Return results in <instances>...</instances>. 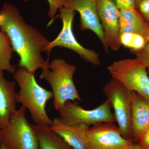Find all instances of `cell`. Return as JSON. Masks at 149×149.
<instances>
[{
    "instance_id": "26",
    "label": "cell",
    "mask_w": 149,
    "mask_h": 149,
    "mask_svg": "<svg viewBox=\"0 0 149 149\" xmlns=\"http://www.w3.org/2000/svg\"><path fill=\"white\" fill-rule=\"evenodd\" d=\"M145 38L148 42L149 41V22H148V28H147L146 35Z\"/></svg>"
},
{
    "instance_id": "3",
    "label": "cell",
    "mask_w": 149,
    "mask_h": 149,
    "mask_svg": "<svg viewBox=\"0 0 149 149\" xmlns=\"http://www.w3.org/2000/svg\"><path fill=\"white\" fill-rule=\"evenodd\" d=\"M76 69L75 65L60 58L52 61L43 69L40 78L45 80L52 89L54 107L56 110L58 111L68 101L81 102L73 81Z\"/></svg>"
},
{
    "instance_id": "10",
    "label": "cell",
    "mask_w": 149,
    "mask_h": 149,
    "mask_svg": "<svg viewBox=\"0 0 149 149\" xmlns=\"http://www.w3.org/2000/svg\"><path fill=\"white\" fill-rule=\"evenodd\" d=\"M97 10L104 35L103 45L106 52L120 49V10L113 0H97Z\"/></svg>"
},
{
    "instance_id": "20",
    "label": "cell",
    "mask_w": 149,
    "mask_h": 149,
    "mask_svg": "<svg viewBox=\"0 0 149 149\" xmlns=\"http://www.w3.org/2000/svg\"><path fill=\"white\" fill-rule=\"evenodd\" d=\"M135 9L147 22H149V0H137Z\"/></svg>"
},
{
    "instance_id": "11",
    "label": "cell",
    "mask_w": 149,
    "mask_h": 149,
    "mask_svg": "<svg viewBox=\"0 0 149 149\" xmlns=\"http://www.w3.org/2000/svg\"><path fill=\"white\" fill-rule=\"evenodd\" d=\"M97 3V0H66L64 7L77 11L80 15L81 30L92 31L103 45V30L99 18Z\"/></svg>"
},
{
    "instance_id": "2",
    "label": "cell",
    "mask_w": 149,
    "mask_h": 149,
    "mask_svg": "<svg viewBox=\"0 0 149 149\" xmlns=\"http://www.w3.org/2000/svg\"><path fill=\"white\" fill-rule=\"evenodd\" d=\"M14 78L19 87L17 102L28 109L36 125L50 126L52 120L46 110L49 100L53 98L52 92L40 86L35 79V74L19 67L14 73Z\"/></svg>"
},
{
    "instance_id": "24",
    "label": "cell",
    "mask_w": 149,
    "mask_h": 149,
    "mask_svg": "<svg viewBox=\"0 0 149 149\" xmlns=\"http://www.w3.org/2000/svg\"><path fill=\"white\" fill-rule=\"evenodd\" d=\"M131 149H146L144 148L143 147L141 146L139 143L137 144L134 143L133 147Z\"/></svg>"
},
{
    "instance_id": "15",
    "label": "cell",
    "mask_w": 149,
    "mask_h": 149,
    "mask_svg": "<svg viewBox=\"0 0 149 149\" xmlns=\"http://www.w3.org/2000/svg\"><path fill=\"white\" fill-rule=\"evenodd\" d=\"M119 27L120 34L127 32L136 33L145 38L148 22L136 9H121L120 10Z\"/></svg>"
},
{
    "instance_id": "7",
    "label": "cell",
    "mask_w": 149,
    "mask_h": 149,
    "mask_svg": "<svg viewBox=\"0 0 149 149\" xmlns=\"http://www.w3.org/2000/svg\"><path fill=\"white\" fill-rule=\"evenodd\" d=\"M74 15V11L71 8L63 7L60 10L57 17L62 21V28L57 37L49 42L45 51L49 52L55 47L66 48L77 53L85 61L95 66L100 65L101 62L98 54L84 47L76 40L72 30Z\"/></svg>"
},
{
    "instance_id": "14",
    "label": "cell",
    "mask_w": 149,
    "mask_h": 149,
    "mask_svg": "<svg viewBox=\"0 0 149 149\" xmlns=\"http://www.w3.org/2000/svg\"><path fill=\"white\" fill-rule=\"evenodd\" d=\"M149 127V100L139 93L132 92L131 137L139 141Z\"/></svg>"
},
{
    "instance_id": "21",
    "label": "cell",
    "mask_w": 149,
    "mask_h": 149,
    "mask_svg": "<svg viewBox=\"0 0 149 149\" xmlns=\"http://www.w3.org/2000/svg\"><path fill=\"white\" fill-rule=\"evenodd\" d=\"M136 57L143 63L149 75V41L142 50L135 53Z\"/></svg>"
},
{
    "instance_id": "17",
    "label": "cell",
    "mask_w": 149,
    "mask_h": 149,
    "mask_svg": "<svg viewBox=\"0 0 149 149\" xmlns=\"http://www.w3.org/2000/svg\"><path fill=\"white\" fill-rule=\"evenodd\" d=\"M13 52L8 35L0 30V71H6L11 74L15 73V66L10 62Z\"/></svg>"
},
{
    "instance_id": "23",
    "label": "cell",
    "mask_w": 149,
    "mask_h": 149,
    "mask_svg": "<svg viewBox=\"0 0 149 149\" xmlns=\"http://www.w3.org/2000/svg\"><path fill=\"white\" fill-rule=\"evenodd\" d=\"M139 143L146 149H149V127L139 139Z\"/></svg>"
},
{
    "instance_id": "6",
    "label": "cell",
    "mask_w": 149,
    "mask_h": 149,
    "mask_svg": "<svg viewBox=\"0 0 149 149\" xmlns=\"http://www.w3.org/2000/svg\"><path fill=\"white\" fill-rule=\"evenodd\" d=\"M103 91L114 109L118 127L123 137H131V105L132 92L112 78L104 86ZM133 140V139H132Z\"/></svg>"
},
{
    "instance_id": "9",
    "label": "cell",
    "mask_w": 149,
    "mask_h": 149,
    "mask_svg": "<svg viewBox=\"0 0 149 149\" xmlns=\"http://www.w3.org/2000/svg\"><path fill=\"white\" fill-rule=\"evenodd\" d=\"M134 144L132 139L123 137L118 127L112 123H97L86 133V149H131Z\"/></svg>"
},
{
    "instance_id": "25",
    "label": "cell",
    "mask_w": 149,
    "mask_h": 149,
    "mask_svg": "<svg viewBox=\"0 0 149 149\" xmlns=\"http://www.w3.org/2000/svg\"><path fill=\"white\" fill-rule=\"evenodd\" d=\"M0 149H10L1 141H0Z\"/></svg>"
},
{
    "instance_id": "1",
    "label": "cell",
    "mask_w": 149,
    "mask_h": 149,
    "mask_svg": "<svg viewBox=\"0 0 149 149\" xmlns=\"http://www.w3.org/2000/svg\"><path fill=\"white\" fill-rule=\"evenodd\" d=\"M0 30L8 35L14 52L19 57L18 66L35 74L39 68L48 66L49 59L42 52L49 41L40 31L26 23L15 6L4 4L0 10Z\"/></svg>"
},
{
    "instance_id": "4",
    "label": "cell",
    "mask_w": 149,
    "mask_h": 149,
    "mask_svg": "<svg viewBox=\"0 0 149 149\" xmlns=\"http://www.w3.org/2000/svg\"><path fill=\"white\" fill-rule=\"evenodd\" d=\"M112 78L131 92L149 100V75L146 68L138 57L115 61L108 67Z\"/></svg>"
},
{
    "instance_id": "12",
    "label": "cell",
    "mask_w": 149,
    "mask_h": 149,
    "mask_svg": "<svg viewBox=\"0 0 149 149\" xmlns=\"http://www.w3.org/2000/svg\"><path fill=\"white\" fill-rule=\"evenodd\" d=\"M50 127L73 148L86 149V133L90 125L85 124H70L65 122L60 117H55Z\"/></svg>"
},
{
    "instance_id": "13",
    "label": "cell",
    "mask_w": 149,
    "mask_h": 149,
    "mask_svg": "<svg viewBox=\"0 0 149 149\" xmlns=\"http://www.w3.org/2000/svg\"><path fill=\"white\" fill-rule=\"evenodd\" d=\"M15 83L5 77L0 71V128H6L16 112V97Z\"/></svg>"
},
{
    "instance_id": "19",
    "label": "cell",
    "mask_w": 149,
    "mask_h": 149,
    "mask_svg": "<svg viewBox=\"0 0 149 149\" xmlns=\"http://www.w3.org/2000/svg\"><path fill=\"white\" fill-rule=\"evenodd\" d=\"M27 2L29 0H24ZM49 4V10L48 16L51 19L48 25L52 24L57 17V13L58 10H60L65 6L66 0H47Z\"/></svg>"
},
{
    "instance_id": "22",
    "label": "cell",
    "mask_w": 149,
    "mask_h": 149,
    "mask_svg": "<svg viewBox=\"0 0 149 149\" xmlns=\"http://www.w3.org/2000/svg\"><path fill=\"white\" fill-rule=\"evenodd\" d=\"M119 10L135 9L137 0H113Z\"/></svg>"
},
{
    "instance_id": "5",
    "label": "cell",
    "mask_w": 149,
    "mask_h": 149,
    "mask_svg": "<svg viewBox=\"0 0 149 149\" xmlns=\"http://www.w3.org/2000/svg\"><path fill=\"white\" fill-rule=\"evenodd\" d=\"M26 109L22 106L2 129L0 141L10 149H40L37 133L26 118Z\"/></svg>"
},
{
    "instance_id": "8",
    "label": "cell",
    "mask_w": 149,
    "mask_h": 149,
    "mask_svg": "<svg viewBox=\"0 0 149 149\" xmlns=\"http://www.w3.org/2000/svg\"><path fill=\"white\" fill-rule=\"evenodd\" d=\"M111 106L107 100L95 109H85L71 101L66 102L59 110L61 118L70 124L95 125L100 123L116 122Z\"/></svg>"
},
{
    "instance_id": "18",
    "label": "cell",
    "mask_w": 149,
    "mask_h": 149,
    "mask_svg": "<svg viewBox=\"0 0 149 149\" xmlns=\"http://www.w3.org/2000/svg\"><path fill=\"white\" fill-rule=\"evenodd\" d=\"M120 42L121 46L128 48L134 54L142 50L148 43L142 35L129 32L120 34Z\"/></svg>"
},
{
    "instance_id": "16",
    "label": "cell",
    "mask_w": 149,
    "mask_h": 149,
    "mask_svg": "<svg viewBox=\"0 0 149 149\" xmlns=\"http://www.w3.org/2000/svg\"><path fill=\"white\" fill-rule=\"evenodd\" d=\"M32 126L37 133L40 149H74L53 131L50 126Z\"/></svg>"
},
{
    "instance_id": "27",
    "label": "cell",
    "mask_w": 149,
    "mask_h": 149,
    "mask_svg": "<svg viewBox=\"0 0 149 149\" xmlns=\"http://www.w3.org/2000/svg\"><path fill=\"white\" fill-rule=\"evenodd\" d=\"M2 129L0 128V138H1V135Z\"/></svg>"
}]
</instances>
